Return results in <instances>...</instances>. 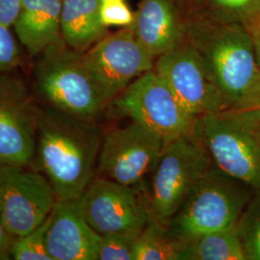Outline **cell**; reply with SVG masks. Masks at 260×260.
<instances>
[{"label":"cell","instance_id":"6da1fadb","mask_svg":"<svg viewBox=\"0 0 260 260\" xmlns=\"http://www.w3.org/2000/svg\"><path fill=\"white\" fill-rule=\"evenodd\" d=\"M103 131L93 120L41 108L34 161L57 200L74 201L96 177Z\"/></svg>","mask_w":260,"mask_h":260},{"label":"cell","instance_id":"7a4b0ae2","mask_svg":"<svg viewBox=\"0 0 260 260\" xmlns=\"http://www.w3.org/2000/svg\"><path fill=\"white\" fill-rule=\"evenodd\" d=\"M185 40L204 58L228 109L260 107V68L249 29L232 23L193 25Z\"/></svg>","mask_w":260,"mask_h":260},{"label":"cell","instance_id":"3957f363","mask_svg":"<svg viewBox=\"0 0 260 260\" xmlns=\"http://www.w3.org/2000/svg\"><path fill=\"white\" fill-rule=\"evenodd\" d=\"M192 136L215 167L260 190V112L225 109L198 118Z\"/></svg>","mask_w":260,"mask_h":260},{"label":"cell","instance_id":"277c9868","mask_svg":"<svg viewBox=\"0 0 260 260\" xmlns=\"http://www.w3.org/2000/svg\"><path fill=\"white\" fill-rule=\"evenodd\" d=\"M253 191L212 164L164 224L182 243L205 233L233 229Z\"/></svg>","mask_w":260,"mask_h":260},{"label":"cell","instance_id":"5b68a950","mask_svg":"<svg viewBox=\"0 0 260 260\" xmlns=\"http://www.w3.org/2000/svg\"><path fill=\"white\" fill-rule=\"evenodd\" d=\"M81 54L65 43L47 48L34 71L35 87L47 106L94 121L107 104L85 71Z\"/></svg>","mask_w":260,"mask_h":260},{"label":"cell","instance_id":"8992f818","mask_svg":"<svg viewBox=\"0 0 260 260\" xmlns=\"http://www.w3.org/2000/svg\"><path fill=\"white\" fill-rule=\"evenodd\" d=\"M211 166L208 153L192 134L167 142L144 186L150 218L166 223Z\"/></svg>","mask_w":260,"mask_h":260},{"label":"cell","instance_id":"52a82bcc","mask_svg":"<svg viewBox=\"0 0 260 260\" xmlns=\"http://www.w3.org/2000/svg\"><path fill=\"white\" fill-rule=\"evenodd\" d=\"M105 110L112 118H128L138 122L166 142L191 135L195 121L181 108L154 70L132 81Z\"/></svg>","mask_w":260,"mask_h":260},{"label":"cell","instance_id":"ba28073f","mask_svg":"<svg viewBox=\"0 0 260 260\" xmlns=\"http://www.w3.org/2000/svg\"><path fill=\"white\" fill-rule=\"evenodd\" d=\"M85 71L108 105L136 78L154 69L155 58L129 27L107 34L81 54Z\"/></svg>","mask_w":260,"mask_h":260},{"label":"cell","instance_id":"9c48e42d","mask_svg":"<svg viewBox=\"0 0 260 260\" xmlns=\"http://www.w3.org/2000/svg\"><path fill=\"white\" fill-rule=\"evenodd\" d=\"M166 143L155 132L135 121L110 130L103 134L96 175L144 189Z\"/></svg>","mask_w":260,"mask_h":260},{"label":"cell","instance_id":"30bf717a","mask_svg":"<svg viewBox=\"0 0 260 260\" xmlns=\"http://www.w3.org/2000/svg\"><path fill=\"white\" fill-rule=\"evenodd\" d=\"M77 201L84 218L100 235L137 237L151 219L143 188L100 176Z\"/></svg>","mask_w":260,"mask_h":260},{"label":"cell","instance_id":"8fae6325","mask_svg":"<svg viewBox=\"0 0 260 260\" xmlns=\"http://www.w3.org/2000/svg\"><path fill=\"white\" fill-rule=\"evenodd\" d=\"M153 70L194 121L207 114L228 109L204 58L188 41L158 56Z\"/></svg>","mask_w":260,"mask_h":260},{"label":"cell","instance_id":"7c38bea8","mask_svg":"<svg viewBox=\"0 0 260 260\" xmlns=\"http://www.w3.org/2000/svg\"><path fill=\"white\" fill-rule=\"evenodd\" d=\"M56 202L52 186L41 172L0 163V221L13 238L45 223Z\"/></svg>","mask_w":260,"mask_h":260},{"label":"cell","instance_id":"4fadbf2b","mask_svg":"<svg viewBox=\"0 0 260 260\" xmlns=\"http://www.w3.org/2000/svg\"><path fill=\"white\" fill-rule=\"evenodd\" d=\"M40 112L22 80L13 72L0 73V163H33Z\"/></svg>","mask_w":260,"mask_h":260},{"label":"cell","instance_id":"5bb4252c","mask_svg":"<svg viewBox=\"0 0 260 260\" xmlns=\"http://www.w3.org/2000/svg\"><path fill=\"white\" fill-rule=\"evenodd\" d=\"M46 237L52 260H99L101 235L84 218L77 200H57Z\"/></svg>","mask_w":260,"mask_h":260},{"label":"cell","instance_id":"9a60e30c","mask_svg":"<svg viewBox=\"0 0 260 260\" xmlns=\"http://www.w3.org/2000/svg\"><path fill=\"white\" fill-rule=\"evenodd\" d=\"M128 27L155 59L181 45L187 32L172 0H142Z\"/></svg>","mask_w":260,"mask_h":260},{"label":"cell","instance_id":"2e32d148","mask_svg":"<svg viewBox=\"0 0 260 260\" xmlns=\"http://www.w3.org/2000/svg\"><path fill=\"white\" fill-rule=\"evenodd\" d=\"M63 0H22L14 23L19 42L31 56L64 43L61 34Z\"/></svg>","mask_w":260,"mask_h":260},{"label":"cell","instance_id":"e0dca14e","mask_svg":"<svg viewBox=\"0 0 260 260\" xmlns=\"http://www.w3.org/2000/svg\"><path fill=\"white\" fill-rule=\"evenodd\" d=\"M101 6V0H63L61 34L67 47L85 52L108 34Z\"/></svg>","mask_w":260,"mask_h":260},{"label":"cell","instance_id":"ac0fdd59","mask_svg":"<svg viewBox=\"0 0 260 260\" xmlns=\"http://www.w3.org/2000/svg\"><path fill=\"white\" fill-rule=\"evenodd\" d=\"M184 244V260H246L235 228L205 233Z\"/></svg>","mask_w":260,"mask_h":260},{"label":"cell","instance_id":"d6986e66","mask_svg":"<svg viewBox=\"0 0 260 260\" xmlns=\"http://www.w3.org/2000/svg\"><path fill=\"white\" fill-rule=\"evenodd\" d=\"M184 246L164 223L150 219L135 239L133 260H184Z\"/></svg>","mask_w":260,"mask_h":260},{"label":"cell","instance_id":"ffe728a7","mask_svg":"<svg viewBox=\"0 0 260 260\" xmlns=\"http://www.w3.org/2000/svg\"><path fill=\"white\" fill-rule=\"evenodd\" d=\"M235 230L246 260H260V190L252 192Z\"/></svg>","mask_w":260,"mask_h":260},{"label":"cell","instance_id":"44dd1931","mask_svg":"<svg viewBox=\"0 0 260 260\" xmlns=\"http://www.w3.org/2000/svg\"><path fill=\"white\" fill-rule=\"evenodd\" d=\"M47 225L48 218L31 233L14 238L11 256L16 260H52L47 248Z\"/></svg>","mask_w":260,"mask_h":260},{"label":"cell","instance_id":"7402d4cb","mask_svg":"<svg viewBox=\"0 0 260 260\" xmlns=\"http://www.w3.org/2000/svg\"><path fill=\"white\" fill-rule=\"evenodd\" d=\"M136 237L103 234L99 242V260H133Z\"/></svg>","mask_w":260,"mask_h":260},{"label":"cell","instance_id":"603a6c76","mask_svg":"<svg viewBox=\"0 0 260 260\" xmlns=\"http://www.w3.org/2000/svg\"><path fill=\"white\" fill-rule=\"evenodd\" d=\"M21 50L9 27L0 23V73L14 72L21 65Z\"/></svg>","mask_w":260,"mask_h":260},{"label":"cell","instance_id":"cb8c5ba5","mask_svg":"<svg viewBox=\"0 0 260 260\" xmlns=\"http://www.w3.org/2000/svg\"><path fill=\"white\" fill-rule=\"evenodd\" d=\"M101 19L106 27H128L134 20V13L131 12L123 0L102 2Z\"/></svg>","mask_w":260,"mask_h":260},{"label":"cell","instance_id":"d4e9b609","mask_svg":"<svg viewBox=\"0 0 260 260\" xmlns=\"http://www.w3.org/2000/svg\"><path fill=\"white\" fill-rule=\"evenodd\" d=\"M22 0H0V23L6 27L14 26Z\"/></svg>","mask_w":260,"mask_h":260},{"label":"cell","instance_id":"484cf974","mask_svg":"<svg viewBox=\"0 0 260 260\" xmlns=\"http://www.w3.org/2000/svg\"><path fill=\"white\" fill-rule=\"evenodd\" d=\"M214 6L228 13H240L248 10L256 0H211Z\"/></svg>","mask_w":260,"mask_h":260},{"label":"cell","instance_id":"4316f807","mask_svg":"<svg viewBox=\"0 0 260 260\" xmlns=\"http://www.w3.org/2000/svg\"><path fill=\"white\" fill-rule=\"evenodd\" d=\"M13 241L14 238L7 233L0 221V260L9 259Z\"/></svg>","mask_w":260,"mask_h":260},{"label":"cell","instance_id":"83f0119b","mask_svg":"<svg viewBox=\"0 0 260 260\" xmlns=\"http://www.w3.org/2000/svg\"><path fill=\"white\" fill-rule=\"evenodd\" d=\"M251 32V36L253 39V44H254V49H255V55H256V60L257 64L260 68V29H252L249 30Z\"/></svg>","mask_w":260,"mask_h":260},{"label":"cell","instance_id":"f1b7e54d","mask_svg":"<svg viewBox=\"0 0 260 260\" xmlns=\"http://www.w3.org/2000/svg\"><path fill=\"white\" fill-rule=\"evenodd\" d=\"M257 28H259L260 29V9L259 12H258V14H257V16H256V19H255L254 23H252V25H251V28H250L249 30L257 29Z\"/></svg>","mask_w":260,"mask_h":260},{"label":"cell","instance_id":"f546056e","mask_svg":"<svg viewBox=\"0 0 260 260\" xmlns=\"http://www.w3.org/2000/svg\"><path fill=\"white\" fill-rule=\"evenodd\" d=\"M102 2H107V1H117V0H101Z\"/></svg>","mask_w":260,"mask_h":260},{"label":"cell","instance_id":"4dcf8cb0","mask_svg":"<svg viewBox=\"0 0 260 260\" xmlns=\"http://www.w3.org/2000/svg\"><path fill=\"white\" fill-rule=\"evenodd\" d=\"M257 110H258V111L260 112V107H258V108H257Z\"/></svg>","mask_w":260,"mask_h":260}]
</instances>
